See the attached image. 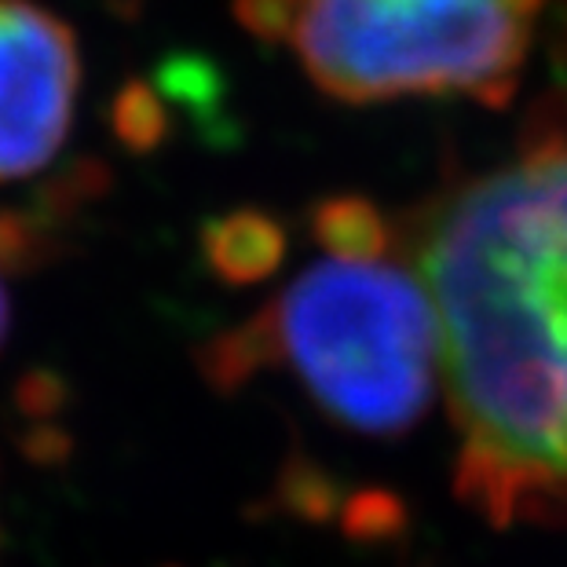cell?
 I'll return each mask as SVG.
<instances>
[{"instance_id": "cell-1", "label": "cell", "mask_w": 567, "mask_h": 567, "mask_svg": "<svg viewBox=\"0 0 567 567\" xmlns=\"http://www.w3.org/2000/svg\"><path fill=\"white\" fill-rule=\"evenodd\" d=\"M410 249L440 326L457 498L491 527H567V103L432 202Z\"/></svg>"}, {"instance_id": "cell-2", "label": "cell", "mask_w": 567, "mask_h": 567, "mask_svg": "<svg viewBox=\"0 0 567 567\" xmlns=\"http://www.w3.org/2000/svg\"><path fill=\"white\" fill-rule=\"evenodd\" d=\"M260 370H286L326 417L363 436L414 429L440 384V326L400 238L322 249L271 305L202 352V373L220 392Z\"/></svg>"}, {"instance_id": "cell-3", "label": "cell", "mask_w": 567, "mask_h": 567, "mask_svg": "<svg viewBox=\"0 0 567 567\" xmlns=\"http://www.w3.org/2000/svg\"><path fill=\"white\" fill-rule=\"evenodd\" d=\"M260 41H286L344 103L406 95L513 100L546 0H238Z\"/></svg>"}, {"instance_id": "cell-4", "label": "cell", "mask_w": 567, "mask_h": 567, "mask_svg": "<svg viewBox=\"0 0 567 567\" xmlns=\"http://www.w3.org/2000/svg\"><path fill=\"white\" fill-rule=\"evenodd\" d=\"M81 89L78 38L33 0H0V184L63 151Z\"/></svg>"}, {"instance_id": "cell-5", "label": "cell", "mask_w": 567, "mask_h": 567, "mask_svg": "<svg viewBox=\"0 0 567 567\" xmlns=\"http://www.w3.org/2000/svg\"><path fill=\"white\" fill-rule=\"evenodd\" d=\"M202 249L224 282H257L279 268L286 235L268 213L238 209L205 227Z\"/></svg>"}, {"instance_id": "cell-6", "label": "cell", "mask_w": 567, "mask_h": 567, "mask_svg": "<svg viewBox=\"0 0 567 567\" xmlns=\"http://www.w3.org/2000/svg\"><path fill=\"white\" fill-rule=\"evenodd\" d=\"M8 326H11V300H8L4 282H0V348L8 341Z\"/></svg>"}]
</instances>
